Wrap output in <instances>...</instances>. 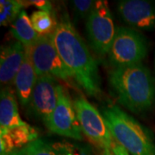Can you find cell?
Here are the masks:
<instances>
[{"label": "cell", "instance_id": "15", "mask_svg": "<svg viewBox=\"0 0 155 155\" xmlns=\"http://www.w3.org/2000/svg\"><path fill=\"white\" fill-rule=\"evenodd\" d=\"M26 124L19 114L14 91L11 86H5L0 94V130H9Z\"/></svg>", "mask_w": 155, "mask_h": 155}, {"label": "cell", "instance_id": "18", "mask_svg": "<svg viewBox=\"0 0 155 155\" xmlns=\"http://www.w3.org/2000/svg\"><path fill=\"white\" fill-rule=\"evenodd\" d=\"M30 21L35 30L40 35L52 34L56 28L55 22L51 16V13L42 11H36L32 13Z\"/></svg>", "mask_w": 155, "mask_h": 155}, {"label": "cell", "instance_id": "11", "mask_svg": "<svg viewBox=\"0 0 155 155\" xmlns=\"http://www.w3.org/2000/svg\"><path fill=\"white\" fill-rule=\"evenodd\" d=\"M10 155H91L87 147L70 141L37 139Z\"/></svg>", "mask_w": 155, "mask_h": 155}, {"label": "cell", "instance_id": "21", "mask_svg": "<svg viewBox=\"0 0 155 155\" xmlns=\"http://www.w3.org/2000/svg\"><path fill=\"white\" fill-rule=\"evenodd\" d=\"M32 5L38 8L39 11H46L48 13H52V4L47 0H35L30 2Z\"/></svg>", "mask_w": 155, "mask_h": 155}, {"label": "cell", "instance_id": "3", "mask_svg": "<svg viewBox=\"0 0 155 155\" xmlns=\"http://www.w3.org/2000/svg\"><path fill=\"white\" fill-rule=\"evenodd\" d=\"M111 135L130 155H155V143L147 128L116 105L103 110Z\"/></svg>", "mask_w": 155, "mask_h": 155}, {"label": "cell", "instance_id": "4", "mask_svg": "<svg viewBox=\"0 0 155 155\" xmlns=\"http://www.w3.org/2000/svg\"><path fill=\"white\" fill-rule=\"evenodd\" d=\"M73 105L83 134L96 147L103 151L111 148L115 140L103 114L84 97L73 100Z\"/></svg>", "mask_w": 155, "mask_h": 155}, {"label": "cell", "instance_id": "16", "mask_svg": "<svg viewBox=\"0 0 155 155\" xmlns=\"http://www.w3.org/2000/svg\"><path fill=\"white\" fill-rule=\"evenodd\" d=\"M11 31L17 41H20L25 48H31L40 36L33 28L30 17L25 11H22L12 23Z\"/></svg>", "mask_w": 155, "mask_h": 155}, {"label": "cell", "instance_id": "1", "mask_svg": "<svg viewBox=\"0 0 155 155\" xmlns=\"http://www.w3.org/2000/svg\"><path fill=\"white\" fill-rule=\"evenodd\" d=\"M53 40L61 60L78 85L91 97L100 95L97 63L68 19L57 23L53 32Z\"/></svg>", "mask_w": 155, "mask_h": 155}, {"label": "cell", "instance_id": "14", "mask_svg": "<svg viewBox=\"0 0 155 155\" xmlns=\"http://www.w3.org/2000/svg\"><path fill=\"white\" fill-rule=\"evenodd\" d=\"M38 76L34 67L29 48H26V54L21 68L15 79L17 97L23 107H28Z\"/></svg>", "mask_w": 155, "mask_h": 155}, {"label": "cell", "instance_id": "9", "mask_svg": "<svg viewBox=\"0 0 155 155\" xmlns=\"http://www.w3.org/2000/svg\"><path fill=\"white\" fill-rule=\"evenodd\" d=\"M61 87L57 78L51 75H42L37 78L28 107L45 125L55 110Z\"/></svg>", "mask_w": 155, "mask_h": 155}, {"label": "cell", "instance_id": "13", "mask_svg": "<svg viewBox=\"0 0 155 155\" xmlns=\"http://www.w3.org/2000/svg\"><path fill=\"white\" fill-rule=\"evenodd\" d=\"M37 139V130L28 123L9 130H0L1 155H10Z\"/></svg>", "mask_w": 155, "mask_h": 155}, {"label": "cell", "instance_id": "17", "mask_svg": "<svg viewBox=\"0 0 155 155\" xmlns=\"http://www.w3.org/2000/svg\"><path fill=\"white\" fill-rule=\"evenodd\" d=\"M24 4L17 0H1L0 1V24L1 26L12 25L17 17L23 10Z\"/></svg>", "mask_w": 155, "mask_h": 155}, {"label": "cell", "instance_id": "6", "mask_svg": "<svg viewBox=\"0 0 155 155\" xmlns=\"http://www.w3.org/2000/svg\"><path fill=\"white\" fill-rule=\"evenodd\" d=\"M86 28L90 43L100 56L109 54L116 33L110 9L106 1H97L87 18Z\"/></svg>", "mask_w": 155, "mask_h": 155}, {"label": "cell", "instance_id": "12", "mask_svg": "<svg viewBox=\"0 0 155 155\" xmlns=\"http://www.w3.org/2000/svg\"><path fill=\"white\" fill-rule=\"evenodd\" d=\"M25 54L26 48L18 41L2 48L0 56V81L2 84L11 86L15 84Z\"/></svg>", "mask_w": 155, "mask_h": 155}, {"label": "cell", "instance_id": "10", "mask_svg": "<svg viewBox=\"0 0 155 155\" xmlns=\"http://www.w3.org/2000/svg\"><path fill=\"white\" fill-rule=\"evenodd\" d=\"M117 11L124 22L139 29L155 28V3L147 0H123Z\"/></svg>", "mask_w": 155, "mask_h": 155}, {"label": "cell", "instance_id": "7", "mask_svg": "<svg viewBox=\"0 0 155 155\" xmlns=\"http://www.w3.org/2000/svg\"><path fill=\"white\" fill-rule=\"evenodd\" d=\"M29 50L34 67L38 77L51 75L66 82L72 79L54 43L53 33L40 35L33 46L29 48Z\"/></svg>", "mask_w": 155, "mask_h": 155}, {"label": "cell", "instance_id": "2", "mask_svg": "<svg viewBox=\"0 0 155 155\" xmlns=\"http://www.w3.org/2000/svg\"><path fill=\"white\" fill-rule=\"evenodd\" d=\"M110 83L120 104L134 113L148 110L154 104V78L142 63L113 68Z\"/></svg>", "mask_w": 155, "mask_h": 155}, {"label": "cell", "instance_id": "8", "mask_svg": "<svg viewBox=\"0 0 155 155\" xmlns=\"http://www.w3.org/2000/svg\"><path fill=\"white\" fill-rule=\"evenodd\" d=\"M46 127L50 132L61 136L76 140H83V133L73 105V101L63 86L60 91L55 110Z\"/></svg>", "mask_w": 155, "mask_h": 155}, {"label": "cell", "instance_id": "19", "mask_svg": "<svg viewBox=\"0 0 155 155\" xmlns=\"http://www.w3.org/2000/svg\"><path fill=\"white\" fill-rule=\"evenodd\" d=\"M97 1L92 0H73L72 5L77 17L79 18H88L96 5Z\"/></svg>", "mask_w": 155, "mask_h": 155}, {"label": "cell", "instance_id": "20", "mask_svg": "<svg viewBox=\"0 0 155 155\" xmlns=\"http://www.w3.org/2000/svg\"><path fill=\"white\" fill-rule=\"evenodd\" d=\"M102 155H130L127 152V150L125 149L123 147L119 144L118 142H116V140L114 141V143L112 145L111 148L110 149H106L103 151Z\"/></svg>", "mask_w": 155, "mask_h": 155}, {"label": "cell", "instance_id": "5", "mask_svg": "<svg viewBox=\"0 0 155 155\" xmlns=\"http://www.w3.org/2000/svg\"><path fill=\"white\" fill-rule=\"evenodd\" d=\"M147 53L144 37L134 29L116 28V33L109 52V61L114 68L141 63Z\"/></svg>", "mask_w": 155, "mask_h": 155}]
</instances>
